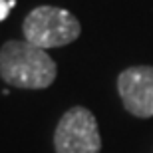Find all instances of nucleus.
Wrapping results in <instances>:
<instances>
[{"label":"nucleus","instance_id":"f257e3e1","mask_svg":"<svg viewBox=\"0 0 153 153\" xmlns=\"http://www.w3.org/2000/svg\"><path fill=\"white\" fill-rule=\"evenodd\" d=\"M56 62L28 40H8L0 48V78L22 90H44L56 79Z\"/></svg>","mask_w":153,"mask_h":153},{"label":"nucleus","instance_id":"f03ea898","mask_svg":"<svg viewBox=\"0 0 153 153\" xmlns=\"http://www.w3.org/2000/svg\"><path fill=\"white\" fill-rule=\"evenodd\" d=\"M24 38L34 46L48 50L72 44L82 32L78 18L58 6H38L24 18Z\"/></svg>","mask_w":153,"mask_h":153},{"label":"nucleus","instance_id":"7ed1b4c3","mask_svg":"<svg viewBox=\"0 0 153 153\" xmlns=\"http://www.w3.org/2000/svg\"><path fill=\"white\" fill-rule=\"evenodd\" d=\"M56 153H100L102 137L90 109L76 105L62 115L54 133Z\"/></svg>","mask_w":153,"mask_h":153},{"label":"nucleus","instance_id":"20e7f679","mask_svg":"<svg viewBox=\"0 0 153 153\" xmlns=\"http://www.w3.org/2000/svg\"><path fill=\"white\" fill-rule=\"evenodd\" d=\"M117 91L125 109L135 117H153V68L133 66L117 78Z\"/></svg>","mask_w":153,"mask_h":153},{"label":"nucleus","instance_id":"39448f33","mask_svg":"<svg viewBox=\"0 0 153 153\" xmlns=\"http://www.w3.org/2000/svg\"><path fill=\"white\" fill-rule=\"evenodd\" d=\"M8 12H10V6H8V2L0 0V22H2V20L8 16Z\"/></svg>","mask_w":153,"mask_h":153},{"label":"nucleus","instance_id":"423d86ee","mask_svg":"<svg viewBox=\"0 0 153 153\" xmlns=\"http://www.w3.org/2000/svg\"><path fill=\"white\" fill-rule=\"evenodd\" d=\"M8 6H10V8H14V6H16V0H8Z\"/></svg>","mask_w":153,"mask_h":153}]
</instances>
